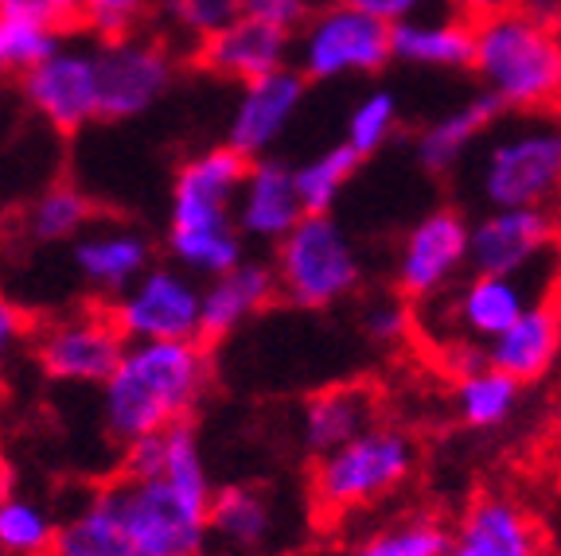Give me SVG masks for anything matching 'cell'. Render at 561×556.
<instances>
[{
  "instance_id": "6da1fadb",
  "label": "cell",
  "mask_w": 561,
  "mask_h": 556,
  "mask_svg": "<svg viewBox=\"0 0 561 556\" xmlns=\"http://www.w3.org/2000/svg\"><path fill=\"white\" fill-rule=\"evenodd\" d=\"M215 382L210 347L203 339L129 343L125 358L102 385V420L114 443L192 420Z\"/></svg>"
},
{
  "instance_id": "7a4b0ae2",
  "label": "cell",
  "mask_w": 561,
  "mask_h": 556,
  "mask_svg": "<svg viewBox=\"0 0 561 556\" xmlns=\"http://www.w3.org/2000/svg\"><path fill=\"white\" fill-rule=\"evenodd\" d=\"M472 70L503 109L535 114L561 102V32L526 4L472 20Z\"/></svg>"
},
{
  "instance_id": "3957f363",
  "label": "cell",
  "mask_w": 561,
  "mask_h": 556,
  "mask_svg": "<svg viewBox=\"0 0 561 556\" xmlns=\"http://www.w3.org/2000/svg\"><path fill=\"white\" fill-rule=\"evenodd\" d=\"M137 556H207L215 490L184 487L168 475L122 478L105 487Z\"/></svg>"
},
{
  "instance_id": "277c9868",
  "label": "cell",
  "mask_w": 561,
  "mask_h": 556,
  "mask_svg": "<svg viewBox=\"0 0 561 556\" xmlns=\"http://www.w3.org/2000/svg\"><path fill=\"white\" fill-rule=\"evenodd\" d=\"M417 467V448L410 432L394 425H370L351 436L335 452L320 455L312 467V502L316 510L351 513L378 498L394 495Z\"/></svg>"
},
{
  "instance_id": "5b68a950",
  "label": "cell",
  "mask_w": 561,
  "mask_h": 556,
  "mask_svg": "<svg viewBox=\"0 0 561 556\" xmlns=\"http://www.w3.org/2000/svg\"><path fill=\"white\" fill-rule=\"evenodd\" d=\"M280 300L300 312H320L347 300L363 280L359 253L332 215H305L277 242Z\"/></svg>"
},
{
  "instance_id": "8992f818",
  "label": "cell",
  "mask_w": 561,
  "mask_h": 556,
  "mask_svg": "<svg viewBox=\"0 0 561 556\" xmlns=\"http://www.w3.org/2000/svg\"><path fill=\"white\" fill-rule=\"evenodd\" d=\"M476 195L495 207H546L561 199V125L526 121L483 144L476 164Z\"/></svg>"
},
{
  "instance_id": "52a82bcc",
  "label": "cell",
  "mask_w": 561,
  "mask_h": 556,
  "mask_svg": "<svg viewBox=\"0 0 561 556\" xmlns=\"http://www.w3.org/2000/svg\"><path fill=\"white\" fill-rule=\"evenodd\" d=\"M390 59H394L390 24L355 9L347 0L316 9L312 20L297 32V47H293V67L308 82H335L347 79V74H378Z\"/></svg>"
},
{
  "instance_id": "ba28073f",
  "label": "cell",
  "mask_w": 561,
  "mask_h": 556,
  "mask_svg": "<svg viewBox=\"0 0 561 556\" xmlns=\"http://www.w3.org/2000/svg\"><path fill=\"white\" fill-rule=\"evenodd\" d=\"M129 350V339L117 327L110 300H94L47 323H35L32 355L51 382L105 385L117 362Z\"/></svg>"
},
{
  "instance_id": "9c48e42d",
  "label": "cell",
  "mask_w": 561,
  "mask_h": 556,
  "mask_svg": "<svg viewBox=\"0 0 561 556\" xmlns=\"http://www.w3.org/2000/svg\"><path fill=\"white\" fill-rule=\"evenodd\" d=\"M175 55L157 35L98 44V121H133L172 90Z\"/></svg>"
},
{
  "instance_id": "30bf717a",
  "label": "cell",
  "mask_w": 561,
  "mask_h": 556,
  "mask_svg": "<svg viewBox=\"0 0 561 556\" xmlns=\"http://www.w3.org/2000/svg\"><path fill=\"white\" fill-rule=\"evenodd\" d=\"M117 327L129 343H172L199 339L203 288L180 269H149L133 288L110 300Z\"/></svg>"
},
{
  "instance_id": "8fae6325",
  "label": "cell",
  "mask_w": 561,
  "mask_h": 556,
  "mask_svg": "<svg viewBox=\"0 0 561 556\" xmlns=\"http://www.w3.org/2000/svg\"><path fill=\"white\" fill-rule=\"evenodd\" d=\"M472 222L460 210H430L410 227L398 250L394 280L405 300H437L468 269Z\"/></svg>"
},
{
  "instance_id": "7c38bea8",
  "label": "cell",
  "mask_w": 561,
  "mask_h": 556,
  "mask_svg": "<svg viewBox=\"0 0 561 556\" xmlns=\"http://www.w3.org/2000/svg\"><path fill=\"white\" fill-rule=\"evenodd\" d=\"M250 164L242 152L230 144L207 148L187 164H180L172 183V218L168 230H207V227H238L234 210L242 183L250 175Z\"/></svg>"
},
{
  "instance_id": "4fadbf2b",
  "label": "cell",
  "mask_w": 561,
  "mask_h": 556,
  "mask_svg": "<svg viewBox=\"0 0 561 556\" xmlns=\"http://www.w3.org/2000/svg\"><path fill=\"white\" fill-rule=\"evenodd\" d=\"M20 90L55 132L75 137L98 121V47H59L51 59L20 74Z\"/></svg>"
},
{
  "instance_id": "5bb4252c",
  "label": "cell",
  "mask_w": 561,
  "mask_h": 556,
  "mask_svg": "<svg viewBox=\"0 0 561 556\" xmlns=\"http://www.w3.org/2000/svg\"><path fill=\"white\" fill-rule=\"evenodd\" d=\"M558 222L546 207H495L472 218L468 269L488 277H526L550 253Z\"/></svg>"
},
{
  "instance_id": "9a60e30c",
  "label": "cell",
  "mask_w": 561,
  "mask_h": 556,
  "mask_svg": "<svg viewBox=\"0 0 561 556\" xmlns=\"http://www.w3.org/2000/svg\"><path fill=\"white\" fill-rule=\"evenodd\" d=\"M308 97V79L297 67H280L265 79H254L242 86V97L230 117L227 144L242 152L245 160H262L277 137L289 129L297 109Z\"/></svg>"
},
{
  "instance_id": "2e32d148",
  "label": "cell",
  "mask_w": 561,
  "mask_h": 556,
  "mask_svg": "<svg viewBox=\"0 0 561 556\" xmlns=\"http://www.w3.org/2000/svg\"><path fill=\"white\" fill-rule=\"evenodd\" d=\"M293 47H297V35L280 32L273 24H262L254 16L234 20L222 32L207 35L203 44H195L192 62L207 74H219V79L230 82H254L265 79L273 70L293 67Z\"/></svg>"
},
{
  "instance_id": "e0dca14e",
  "label": "cell",
  "mask_w": 561,
  "mask_h": 556,
  "mask_svg": "<svg viewBox=\"0 0 561 556\" xmlns=\"http://www.w3.org/2000/svg\"><path fill=\"white\" fill-rule=\"evenodd\" d=\"M535 304L526 292L523 277H488L472 273L468 285H460L445 304V320L453 327V343H480L488 347L503 331Z\"/></svg>"
},
{
  "instance_id": "ac0fdd59",
  "label": "cell",
  "mask_w": 561,
  "mask_h": 556,
  "mask_svg": "<svg viewBox=\"0 0 561 556\" xmlns=\"http://www.w3.org/2000/svg\"><path fill=\"white\" fill-rule=\"evenodd\" d=\"M280 513L277 498L254 483H230L210 498V553L262 556L277 545Z\"/></svg>"
},
{
  "instance_id": "d6986e66",
  "label": "cell",
  "mask_w": 561,
  "mask_h": 556,
  "mask_svg": "<svg viewBox=\"0 0 561 556\" xmlns=\"http://www.w3.org/2000/svg\"><path fill=\"white\" fill-rule=\"evenodd\" d=\"M300 218H305V202H300L297 192V167L265 157L254 160L234 210V222L242 230V238L277 245Z\"/></svg>"
},
{
  "instance_id": "ffe728a7",
  "label": "cell",
  "mask_w": 561,
  "mask_h": 556,
  "mask_svg": "<svg viewBox=\"0 0 561 556\" xmlns=\"http://www.w3.org/2000/svg\"><path fill=\"white\" fill-rule=\"evenodd\" d=\"M280 296L277 269L265 262H242L230 273L215 277L203 288V320H199V339L207 347L222 343L234 335L245 320H254L257 312L273 304Z\"/></svg>"
},
{
  "instance_id": "44dd1931",
  "label": "cell",
  "mask_w": 561,
  "mask_h": 556,
  "mask_svg": "<svg viewBox=\"0 0 561 556\" xmlns=\"http://www.w3.org/2000/svg\"><path fill=\"white\" fill-rule=\"evenodd\" d=\"M448 556H542V537L523 506L488 495L465 513L448 541Z\"/></svg>"
},
{
  "instance_id": "7402d4cb",
  "label": "cell",
  "mask_w": 561,
  "mask_h": 556,
  "mask_svg": "<svg viewBox=\"0 0 561 556\" xmlns=\"http://www.w3.org/2000/svg\"><path fill=\"white\" fill-rule=\"evenodd\" d=\"M70 262L82 273L87 285L105 296H122L152 269V238L133 227L90 230L75 242Z\"/></svg>"
},
{
  "instance_id": "603a6c76",
  "label": "cell",
  "mask_w": 561,
  "mask_h": 556,
  "mask_svg": "<svg viewBox=\"0 0 561 556\" xmlns=\"http://www.w3.org/2000/svg\"><path fill=\"white\" fill-rule=\"evenodd\" d=\"M503 114H507L503 102L495 94H488V90L468 97L465 105L448 109L445 117H437V121H430L417 132V140H413V160L430 175L456 172L460 160L476 148V140L488 137V132L500 125Z\"/></svg>"
},
{
  "instance_id": "cb8c5ba5",
  "label": "cell",
  "mask_w": 561,
  "mask_h": 556,
  "mask_svg": "<svg viewBox=\"0 0 561 556\" xmlns=\"http://www.w3.org/2000/svg\"><path fill=\"white\" fill-rule=\"evenodd\" d=\"M561 347V312L553 300H535L500 339L488 343V362L515 382H535L550 370Z\"/></svg>"
},
{
  "instance_id": "d4e9b609",
  "label": "cell",
  "mask_w": 561,
  "mask_h": 556,
  "mask_svg": "<svg viewBox=\"0 0 561 556\" xmlns=\"http://www.w3.org/2000/svg\"><path fill=\"white\" fill-rule=\"evenodd\" d=\"M394 59L430 70H472L476 32L468 16H405L390 24Z\"/></svg>"
},
{
  "instance_id": "484cf974",
  "label": "cell",
  "mask_w": 561,
  "mask_h": 556,
  "mask_svg": "<svg viewBox=\"0 0 561 556\" xmlns=\"http://www.w3.org/2000/svg\"><path fill=\"white\" fill-rule=\"evenodd\" d=\"M370 425H375V393L367 385H332V390H320L305 401L300 443L312 460H320Z\"/></svg>"
},
{
  "instance_id": "4316f807",
  "label": "cell",
  "mask_w": 561,
  "mask_h": 556,
  "mask_svg": "<svg viewBox=\"0 0 561 556\" xmlns=\"http://www.w3.org/2000/svg\"><path fill=\"white\" fill-rule=\"evenodd\" d=\"M94 218H98V202L87 192H79L75 183H51V187H44L24 207L20 230H24V242L55 245L87 234L94 227Z\"/></svg>"
},
{
  "instance_id": "83f0119b",
  "label": "cell",
  "mask_w": 561,
  "mask_h": 556,
  "mask_svg": "<svg viewBox=\"0 0 561 556\" xmlns=\"http://www.w3.org/2000/svg\"><path fill=\"white\" fill-rule=\"evenodd\" d=\"M59 27L51 24L39 0H20L12 9H0V79L27 74L44 59L59 51Z\"/></svg>"
},
{
  "instance_id": "f1b7e54d",
  "label": "cell",
  "mask_w": 561,
  "mask_h": 556,
  "mask_svg": "<svg viewBox=\"0 0 561 556\" xmlns=\"http://www.w3.org/2000/svg\"><path fill=\"white\" fill-rule=\"evenodd\" d=\"M51 556H137L122 518L105 490H98L75 518L59 525Z\"/></svg>"
},
{
  "instance_id": "f546056e",
  "label": "cell",
  "mask_w": 561,
  "mask_h": 556,
  "mask_svg": "<svg viewBox=\"0 0 561 556\" xmlns=\"http://www.w3.org/2000/svg\"><path fill=\"white\" fill-rule=\"evenodd\" d=\"M518 393L523 382H515L511 374L495 370V366H480L472 374L456 378L453 385V409L456 417L465 420L476 432H491V428H503L518 409Z\"/></svg>"
},
{
  "instance_id": "4dcf8cb0",
  "label": "cell",
  "mask_w": 561,
  "mask_h": 556,
  "mask_svg": "<svg viewBox=\"0 0 561 556\" xmlns=\"http://www.w3.org/2000/svg\"><path fill=\"white\" fill-rule=\"evenodd\" d=\"M168 253L187 273L215 280L245 262L242 230L238 227H207V230H168Z\"/></svg>"
},
{
  "instance_id": "1f68e13d",
  "label": "cell",
  "mask_w": 561,
  "mask_h": 556,
  "mask_svg": "<svg viewBox=\"0 0 561 556\" xmlns=\"http://www.w3.org/2000/svg\"><path fill=\"white\" fill-rule=\"evenodd\" d=\"M363 157L343 140V144L328 148L316 160L297 167V192L305 202V215H332V207L340 202L343 187L351 183V175L359 172Z\"/></svg>"
},
{
  "instance_id": "d6a6232c",
  "label": "cell",
  "mask_w": 561,
  "mask_h": 556,
  "mask_svg": "<svg viewBox=\"0 0 561 556\" xmlns=\"http://www.w3.org/2000/svg\"><path fill=\"white\" fill-rule=\"evenodd\" d=\"M448 541L453 533L445 530L440 518L417 513V518H402V522L375 530L347 556H448Z\"/></svg>"
},
{
  "instance_id": "836d02e7",
  "label": "cell",
  "mask_w": 561,
  "mask_h": 556,
  "mask_svg": "<svg viewBox=\"0 0 561 556\" xmlns=\"http://www.w3.org/2000/svg\"><path fill=\"white\" fill-rule=\"evenodd\" d=\"M59 525L44 506L0 498V556H51Z\"/></svg>"
},
{
  "instance_id": "e575fe53",
  "label": "cell",
  "mask_w": 561,
  "mask_h": 556,
  "mask_svg": "<svg viewBox=\"0 0 561 556\" xmlns=\"http://www.w3.org/2000/svg\"><path fill=\"white\" fill-rule=\"evenodd\" d=\"M394 132H398V97L390 94V90L367 94L347 117V144L355 148L363 160L382 152Z\"/></svg>"
},
{
  "instance_id": "d590c367",
  "label": "cell",
  "mask_w": 561,
  "mask_h": 556,
  "mask_svg": "<svg viewBox=\"0 0 561 556\" xmlns=\"http://www.w3.org/2000/svg\"><path fill=\"white\" fill-rule=\"evenodd\" d=\"M160 12H164L172 27L192 35L195 44H203L207 35L222 32V27L245 16L242 0H164Z\"/></svg>"
},
{
  "instance_id": "8d00e7d4",
  "label": "cell",
  "mask_w": 561,
  "mask_h": 556,
  "mask_svg": "<svg viewBox=\"0 0 561 556\" xmlns=\"http://www.w3.org/2000/svg\"><path fill=\"white\" fill-rule=\"evenodd\" d=\"M149 20V0H87L82 4V32H90L98 44H117L140 32Z\"/></svg>"
},
{
  "instance_id": "74e56055",
  "label": "cell",
  "mask_w": 561,
  "mask_h": 556,
  "mask_svg": "<svg viewBox=\"0 0 561 556\" xmlns=\"http://www.w3.org/2000/svg\"><path fill=\"white\" fill-rule=\"evenodd\" d=\"M413 327V312L405 304V296H382L375 304L363 312V331H367L370 339L390 347V343H402Z\"/></svg>"
},
{
  "instance_id": "f35d334b",
  "label": "cell",
  "mask_w": 561,
  "mask_h": 556,
  "mask_svg": "<svg viewBox=\"0 0 561 556\" xmlns=\"http://www.w3.org/2000/svg\"><path fill=\"white\" fill-rule=\"evenodd\" d=\"M245 16L262 20V24H273L280 32H293L297 35L300 27L312 20L316 4L312 0H242Z\"/></svg>"
},
{
  "instance_id": "ab89813d",
  "label": "cell",
  "mask_w": 561,
  "mask_h": 556,
  "mask_svg": "<svg viewBox=\"0 0 561 556\" xmlns=\"http://www.w3.org/2000/svg\"><path fill=\"white\" fill-rule=\"evenodd\" d=\"M32 331H35L32 315H27L20 304H12V300L0 296V366H4V358H9L20 343L32 339Z\"/></svg>"
},
{
  "instance_id": "60d3db41",
  "label": "cell",
  "mask_w": 561,
  "mask_h": 556,
  "mask_svg": "<svg viewBox=\"0 0 561 556\" xmlns=\"http://www.w3.org/2000/svg\"><path fill=\"white\" fill-rule=\"evenodd\" d=\"M347 4H355V9L386 20V24H398V20H405V16H417L430 0H347Z\"/></svg>"
},
{
  "instance_id": "b9f144b4",
  "label": "cell",
  "mask_w": 561,
  "mask_h": 556,
  "mask_svg": "<svg viewBox=\"0 0 561 556\" xmlns=\"http://www.w3.org/2000/svg\"><path fill=\"white\" fill-rule=\"evenodd\" d=\"M39 4L47 9V16H51V24L59 32H75L82 24V4L87 0H39Z\"/></svg>"
},
{
  "instance_id": "7bdbcfd3",
  "label": "cell",
  "mask_w": 561,
  "mask_h": 556,
  "mask_svg": "<svg viewBox=\"0 0 561 556\" xmlns=\"http://www.w3.org/2000/svg\"><path fill=\"white\" fill-rule=\"evenodd\" d=\"M460 16L468 20H483V16H495V12L503 9H515V4H523V0H448Z\"/></svg>"
},
{
  "instance_id": "ee69618b",
  "label": "cell",
  "mask_w": 561,
  "mask_h": 556,
  "mask_svg": "<svg viewBox=\"0 0 561 556\" xmlns=\"http://www.w3.org/2000/svg\"><path fill=\"white\" fill-rule=\"evenodd\" d=\"M550 24L561 32V0H553V12H550Z\"/></svg>"
},
{
  "instance_id": "f6af8a7d",
  "label": "cell",
  "mask_w": 561,
  "mask_h": 556,
  "mask_svg": "<svg viewBox=\"0 0 561 556\" xmlns=\"http://www.w3.org/2000/svg\"><path fill=\"white\" fill-rule=\"evenodd\" d=\"M12 4H20V0H0V9H12Z\"/></svg>"
},
{
  "instance_id": "bcb514c9",
  "label": "cell",
  "mask_w": 561,
  "mask_h": 556,
  "mask_svg": "<svg viewBox=\"0 0 561 556\" xmlns=\"http://www.w3.org/2000/svg\"><path fill=\"white\" fill-rule=\"evenodd\" d=\"M558 230H561V222H558Z\"/></svg>"
}]
</instances>
